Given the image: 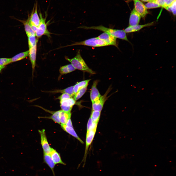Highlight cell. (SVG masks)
<instances>
[{
  "instance_id": "5bb4252c",
  "label": "cell",
  "mask_w": 176,
  "mask_h": 176,
  "mask_svg": "<svg viewBox=\"0 0 176 176\" xmlns=\"http://www.w3.org/2000/svg\"><path fill=\"white\" fill-rule=\"evenodd\" d=\"M141 16L134 8L131 11L129 20V26H133L139 24Z\"/></svg>"
},
{
  "instance_id": "d6a6232c",
  "label": "cell",
  "mask_w": 176,
  "mask_h": 176,
  "mask_svg": "<svg viewBox=\"0 0 176 176\" xmlns=\"http://www.w3.org/2000/svg\"><path fill=\"white\" fill-rule=\"evenodd\" d=\"M168 0H155L154 1L159 5L160 7L163 8L165 4Z\"/></svg>"
},
{
  "instance_id": "4fadbf2b",
  "label": "cell",
  "mask_w": 176,
  "mask_h": 176,
  "mask_svg": "<svg viewBox=\"0 0 176 176\" xmlns=\"http://www.w3.org/2000/svg\"><path fill=\"white\" fill-rule=\"evenodd\" d=\"M96 129H90L87 132L85 154V156H86L89 147L93 140L96 132Z\"/></svg>"
},
{
  "instance_id": "52a82bcc",
  "label": "cell",
  "mask_w": 176,
  "mask_h": 176,
  "mask_svg": "<svg viewBox=\"0 0 176 176\" xmlns=\"http://www.w3.org/2000/svg\"><path fill=\"white\" fill-rule=\"evenodd\" d=\"M110 90H108L104 95L101 96L98 100L92 103V110L101 112L104 104L108 98L107 95Z\"/></svg>"
},
{
  "instance_id": "8fae6325",
  "label": "cell",
  "mask_w": 176,
  "mask_h": 176,
  "mask_svg": "<svg viewBox=\"0 0 176 176\" xmlns=\"http://www.w3.org/2000/svg\"><path fill=\"white\" fill-rule=\"evenodd\" d=\"M98 37L99 39L105 40L109 45H114L118 47L116 38L108 33L104 32Z\"/></svg>"
},
{
  "instance_id": "e0dca14e",
  "label": "cell",
  "mask_w": 176,
  "mask_h": 176,
  "mask_svg": "<svg viewBox=\"0 0 176 176\" xmlns=\"http://www.w3.org/2000/svg\"><path fill=\"white\" fill-rule=\"evenodd\" d=\"M43 160L44 162L51 169L53 176H55L54 169L55 164L53 162L50 154L44 153Z\"/></svg>"
},
{
  "instance_id": "7402d4cb",
  "label": "cell",
  "mask_w": 176,
  "mask_h": 176,
  "mask_svg": "<svg viewBox=\"0 0 176 176\" xmlns=\"http://www.w3.org/2000/svg\"><path fill=\"white\" fill-rule=\"evenodd\" d=\"M20 21L24 25L25 30L27 36L30 35H35V33L31 27L28 18L26 21Z\"/></svg>"
},
{
  "instance_id": "f546056e",
  "label": "cell",
  "mask_w": 176,
  "mask_h": 176,
  "mask_svg": "<svg viewBox=\"0 0 176 176\" xmlns=\"http://www.w3.org/2000/svg\"><path fill=\"white\" fill-rule=\"evenodd\" d=\"M166 10L172 12L175 16L176 15V0L171 5L168 7H165Z\"/></svg>"
},
{
  "instance_id": "9c48e42d",
  "label": "cell",
  "mask_w": 176,
  "mask_h": 176,
  "mask_svg": "<svg viewBox=\"0 0 176 176\" xmlns=\"http://www.w3.org/2000/svg\"><path fill=\"white\" fill-rule=\"evenodd\" d=\"M60 106L62 110L64 111L69 112L71 111L73 106L76 103V101L73 98L60 101Z\"/></svg>"
},
{
  "instance_id": "e575fe53",
  "label": "cell",
  "mask_w": 176,
  "mask_h": 176,
  "mask_svg": "<svg viewBox=\"0 0 176 176\" xmlns=\"http://www.w3.org/2000/svg\"><path fill=\"white\" fill-rule=\"evenodd\" d=\"M176 0H168L165 4L163 8L169 6L171 5Z\"/></svg>"
},
{
  "instance_id": "6da1fadb",
  "label": "cell",
  "mask_w": 176,
  "mask_h": 176,
  "mask_svg": "<svg viewBox=\"0 0 176 176\" xmlns=\"http://www.w3.org/2000/svg\"><path fill=\"white\" fill-rule=\"evenodd\" d=\"M79 28L86 29H94L101 31L106 33L116 38H118L129 42L124 30L113 29L105 27L102 25L88 27L82 26Z\"/></svg>"
},
{
  "instance_id": "d590c367",
  "label": "cell",
  "mask_w": 176,
  "mask_h": 176,
  "mask_svg": "<svg viewBox=\"0 0 176 176\" xmlns=\"http://www.w3.org/2000/svg\"><path fill=\"white\" fill-rule=\"evenodd\" d=\"M65 125L69 127H73L72 121L71 118L69 119L67 121Z\"/></svg>"
},
{
  "instance_id": "4316f807",
  "label": "cell",
  "mask_w": 176,
  "mask_h": 176,
  "mask_svg": "<svg viewBox=\"0 0 176 176\" xmlns=\"http://www.w3.org/2000/svg\"><path fill=\"white\" fill-rule=\"evenodd\" d=\"M101 112L98 111L92 110L90 117L93 122L98 124L100 119Z\"/></svg>"
},
{
  "instance_id": "ac0fdd59",
  "label": "cell",
  "mask_w": 176,
  "mask_h": 176,
  "mask_svg": "<svg viewBox=\"0 0 176 176\" xmlns=\"http://www.w3.org/2000/svg\"><path fill=\"white\" fill-rule=\"evenodd\" d=\"M61 127L64 131L76 138L82 143H84L83 141L77 135L73 127H68L65 124H61Z\"/></svg>"
},
{
  "instance_id": "7c38bea8",
  "label": "cell",
  "mask_w": 176,
  "mask_h": 176,
  "mask_svg": "<svg viewBox=\"0 0 176 176\" xmlns=\"http://www.w3.org/2000/svg\"><path fill=\"white\" fill-rule=\"evenodd\" d=\"M37 45L29 48V59L32 65L33 76L36 65L37 50Z\"/></svg>"
},
{
  "instance_id": "cb8c5ba5",
  "label": "cell",
  "mask_w": 176,
  "mask_h": 176,
  "mask_svg": "<svg viewBox=\"0 0 176 176\" xmlns=\"http://www.w3.org/2000/svg\"><path fill=\"white\" fill-rule=\"evenodd\" d=\"M29 50L22 52L14 56L11 58V62H13L23 59L29 55Z\"/></svg>"
},
{
  "instance_id": "30bf717a",
  "label": "cell",
  "mask_w": 176,
  "mask_h": 176,
  "mask_svg": "<svg viewBox=\"0 0 176 176\" xmlns=\"http://www.w3.org/2000/svg\"><path fill=\"white\" fill-rule=\"evenodd\" d=\"M98 82L97 80L94 81L90 91V96L92 103L98 100L101 96L97 88Z\"/></svg>"
},
{
  "instance_id": "836d02e7",
  "label": "cell",
  "mask_w": 176,
  "mask_h": 176,
  "mask_svg": "<svg viewBox=\"0 0 176 176\" xmlns=\"http://www.w3.org/2000/svg\"><path fill=\"white\" fill-rule=\"evenodd\" d=\"M93 122L90 117L89 119L87 124V132L88 131L92 124Z\"/></svg>"
},
{
  "instance_id": "8d00e7d4",
  "label": "cell",
  "mask_w": 176,
  "mask_h": 176,
  "mask_svg": "<svg viewBox=\"0 0 176 176\" xmlns=\"http://www.w3.org/2000/svg\"><path fill=\"white\" fill-rule=\"evenodd\" d=\"M144 2H149L151 0H140Z\"/></svg>"
},
{
  "instance_id": "f35d334b",
  "label": "cell",
  "mask_w": 176,
  "mask_h": 176,
  "mask_svg": "<svg viewBox=\"0 0 176 176\" xmlns=\"http://www.w3.org/2000/svg\"><path fill=\"white\" fill-rule=\"evenodd\" d=\"M155 0H151L150 1H154Z\"/></svg>"
},
{
  "instance_id": "8992f818",
  "label": "cell",
  "mask_w": 176,
  "mask_h": 176,
  "mask_svg": "<svg viewBox=\"0 0 176 176\" xmlns=\"http://www.w3.org/2000/svg\"><path fill=\"white\" fill-rule=\"evenodd\" d=\"M28 19L30 24L38 27L40 22V18L37 11V3L35 4Z\"/></svg>"
},
{
  "instance_id": "5b68a950",
  "label": "cell",
  "mask_w": 176,
  "mask_h": 176,
  "mask_svg": "<svg viewBox=\"0 0 176 176\" xmlns=\"http://www.w3.org/2000/svg\"><path fill=\"white\" fill-rule=\"evenodd\" d=\"M39 132L41 137V144L44 153L50 154L51 151V147L48 142L45 130L43 129L39 130Z\"/></svg>"
},
{
  "instance_id": "1f68e13d",
  "label": "cell",
  "mask_w": 176,
  "mask_h": 176,
  "mask_svg": "<svg viewBox=\"0 0 176 176\" xmlns=\"http://www.w3.org/2000/svg\"><path fill=\"white\" fill-rule=\"evenodd\" d=\"M73 98L71 95L67 93H62L60 96H59L57 99H59L60 101H62L65 100Z\"/></svg>"
},
{
  "instance_id": "ba28073f",
  "label": "cell",
  "mask_w": 176,
  "mask_h": 176,
  "mask_svg": "<svg viewBox=\"0 0 176 176\" xmlns=\"http://www.w3.org/2000/svg\"><path fill=\"white\" fill-rule=\"evenodd\" d=\"M135 9L141 17L144 18L148 13L145 5L140 0H132Z\"/></svg>"
},
{
  "instance_id": "3957f363",
  "label": "cell",
  "mask_w": 176,
  "mask_h": 176,
  "mask_svg": "<svg viewBox=\"0 0 176 176\" xmlns=\"http://www.w3.org/2000/svg\"><path fill=\"white\" fill-rule=\"evenodd\" d=\"M80 45L93 47H100L109 45L105 40L99 39L97 37L91 38L82 41L76 42L65 46Z\"/></svg>"
},
{
  "instance_id": "7a4b0ae2",
  "label": "cell",
  "mask_w": 176,
  "mask_h": 176,
  "mask_svg": "<svg viewBox=\"0 0 176 176\" xmlns=\"http://www.w3.org/2000/svg\"><path fill=\"white\" fill-rule=\"evenodd\" d=\"M65 59L71 63L76 69L86 72L91 74H96L87 65L81 55L80 50L78 51L76 55L74 57L70 59L66 57Z\"/></svg>"
},
{
  "instance_id": "d6986e66",
  "label": "cell",
  "mask_w": 176,
  "mask_h": 176,
  "mask_svg": "<svg viewBox=\"0 0 176 176\" xmlns=\"http://www.w3.org/2000/svg\"><path fill=\"white\" fill-rule=\"evenodd\" d=\"M61 111V110H60L55 111H51V113L52 114V115L51 116L41 117L40 118L52 119L55 122L60 124V118Z\"/></svg>"
},
{
  "instance_id": "ffe728a7",
  "label": "cell",
  "mask_w": 176,
  "mask_h": 176,
  "mask_svg": "<svg viewBox=\"0 0 176 176\" xmlns=\"http://www.w3.org/2000/svg\"><path fill=\"white\" fill-rule=\"evenodd\" d=\"M73 87L74 86H72L63 89L49 91V92L53 93H67L71 95L73 98L74 95L73 91Z\"/></svg>"
},
{
  "instance_id": "9a60e30c",
  "label": "cell",
  "mask_w": 176,
  "mask_h": 176,
  "mask_svg": "<svg viewBox=\"0 0 176 176\" xmlns=\"http://www.w3.org/2000/svg\"><path fill=\"white\" fill-rule=\"evenodd\" d=\"M154 23L152 22L144 24H137L133 26H129L124 29V31L126 33H130L138 32L145 27L152 25Z\"/></svg>"
},
{
  "instance_id": "4dcf8cb0",
  "label": "cell",
  "mask_w": 176,
  "mask_h": 176,
  "mask_svg": "<svg viewBox=\"0 0 176 176\" xmlns=\"http://www.w3.org/2000/svg\"><path fill=\"white\" fill-rule=\"evenodd\" d=\"M90 80V79H88L82 81L77 83L76 84L77 86L79 89L88 86V83Z\"/></svg>"
},
{
  "instance_id": "d4e9b609",
  "label": "cell",
  "mask_w": 176,
  "mask_h": 176,
  "mask_svg": "<svg viewBox=\"0 0 176 176\" xmlns=\"http://www.w3.org/2000/svg\"><path fill=\"white\" fill-rule=\"evenodd\" d=\"M27 37L29 48L37 45L38 40L35 35H30Z\"/></svg>"
},
{
  "instance_id": "484cf974",
  "label": "cell",
  "mask_w": 176,
  "mask_h": 176,
  "mask_svg": "<svg viewBox=\"0 0 176 176\" xmlns=\"http://www.w3.org/2000/svg\"><path fill=\"white\" fill-rule=\"evenodd\" d=\"M87 86H85L80 89L78 91L74 94L73 98L75 101L80 99L85 94L87 89Z\"/></svg>"
},
{
  "instance_id": "603a6c76",
  "label": "cell",
  "mask_w": 176,
  "mask_h": 176,
  "mask_svg": "<svg viewBox=\"0 0 176 176\" xmlns=\"http://www.w3.org/2000/svg\"><path fill=\"white\" fill-rule=\"evenodd\" d=\"M71 112H66L61 110L60 118V124H65L68 120L71 118Z\"/></svg>"
},
{
  "instance_id": "44dd1931",
  "label": "cell",
  "mask_w": 176,
  "mask_h": 176,
  "mask_svg": "<svg viewBox=\"0 0 176 176\" xmlns=\"http://www.w3.org/2000/svg\"><path fill=\"white\" fill-rule=\"evenodd\" d=\"M76 70L71 64H70L60 67L59 69V72L61 75H63L70 73Z\"/></svg>"
},
{
  "instance_id": "f1b7e54d",
  "label": "cell",
  "mask_w": 176,
  "mask_h": 176,
  "mask_svg": "<svg viewBox=\"0 0 176 176\" xmlns=\"http://www.w3.org/2000/svg\"><path fill=\"white\" fill-rule=\"evenodd\" d=\"M145 5L147 9L155 8L161 7L159 5L154 1H149Z\"/></svg>"
},
{
  "instance_id": "277c9868",
  "label": "cell",
  "mask_w": 176,
  "mask_h": 176,
  "mask_svg": "<svg viewBox=\"0 0 176 176\" xmlns=\"http://www.w3.org/2000/svg\"><path fill=\"white\" fill-rule=\"evenodd\" d=\"M40 18V24L35 31V36L38 38H39L43 35H45L49 36L50 33L48 30L47 25L46 23V19L43 17L41 13H39Z\"/></svg>"
},
{
  "instance_id": "2e32d148",
  "label": "cell",
  "mask_w": 176,
  "mask_h": 176,
  "mask_svg": "<svg viewBox=\"0 0 176 176\" xmlns=\"http://www.w3.org/2000/svg\"><path fill=\"white\" fill-rule=\"evenodd\" d=\"M50 154L55 165L60 164L64 165H66V164L62 161L59 153L51 147Z\"/></svg>"
},
{
  "instance_id": "83f0119b",
  "label": "cell",
  "mask_w": 176,
  "mask_h": 176,
  "mask_svg": "<svg viewBox=\"0 0 176 176\" xmlns=\"http://www.w3.org/2000/svg\"><path fill=\"white\" fill-rule=\"evenodd\" d=\"M11 62V58H0V66L4 68L6 66Z\"/></svg>"
},
{
  "instance_id": "74e56055",
  "label": "cell",
  "mask_w": 176,
  "mask_h": 176,
  "mask_svg": "<svg viewBox=\"0 0 176 176\" xmlns=\"http://www.w3.org/2000/svg\"><path fill=\"white\" fill-rule=\"evenodd\" d=\"M3 69V68L0 66V73L1 72L2 69Z\"/></svg>"
}]
</instances>
